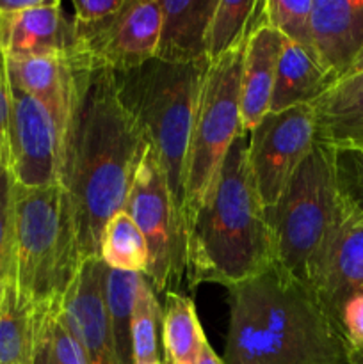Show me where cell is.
<instances>
[{
    "label": "cell",
    "mask_w": 363,
    "mask_h": 364,
    "mask_svg": "<svg viewBox=\"0 0 363 364\" xmlns=\"http://www.w3.org/2000/svg\"><path fill=\"white\" fill-rule=\"evenodd\" d=\"M256 4L255 0H217L206 28V59H217L248 38Z\"/></svg>",
    "instance_id": "26"
},
{
    "label": "cell",
    "mask_w": 363,
    "mask_h": 364,
    "mask_svg": "<svg viewBox=\"0 0 363 364\" xmlns=\"http://www.w3.org/2000/svg\"><path fill=\"white\" fill-rule=\"evenodd\" d=\"M125 212L141 230L148 245L146 281L162 294L182 291L180 283L187 274L185 220L149 144L135 171Z\"/></svg>",
    "instance_id": "8"
},
{
    "label": "cell",
    "mask_w": 363,
    "mask_h": 364,
    "mask_svg": "<svg viewBox=\"0 0 363 364\" xmlns=\"http://www.w3.org/2000/svg\"><path fill=\"white\" fill-rule=\"evenodd\" d=\"M153 364H167L166 361H159V363H153Z\"/></svg>",
    "instance_id": "36"
},
{
    "label": "cell",
    "mask_w": 363,
    "mask_h": 364,
    "mask_svg": "<svg viewBox=\"0 0 363 364\" xmlns=\"http://www.w3.org/2000/svg\"><path fill=\"white\" fill-rule=\"evenodd\" d=\"M246 39L209 60L203 73L184 174L185 226L212 194L228 149L242 134L241 82Z\"/></svg>",
    "instance_id": "7"
},
{
    "label": "cell",
    "mask_w": 363,
    "mask_h": 364,
    "mask_svg": "<svg viewBox=\"0 0 363 364\" xmlns=\"http://www.w3.org/2000/svg\"><path fill=\"white\" fill-rule=\"evenodd\" d=\"M100 258L112 270L144 276L148 267V245L141 230L125 210L110 217L103 228Z\"/></svg>",
    "instance_id": "24"
},
{
    "label": "cell",
    "mask_w": 363,
    "mask_h": 364,
    "mask_svg": "<svg viewBox=\"0 0 363 364\" xmlns=\"http://www.w3.org/2000/svg\"><path fill=\"white\" fill-rule=\"evenodd\" d=\"M359 71H363V48H362V52L358 53V57H356V59H354V63L351 64V68H349L347 75L359 73ZM347 75H345V77H347Z\"/></svg>",
    "instance_id": "34"
},
{
    "label": "cell",
    "mask_w": 363,
    "mask_h": 364,
    "mask_svg": "<svg viewBox=\"0 0 363 364\" xmlns=\"http://www.w3.org/2000/svg\"><path fill=\"white\" fill-rule=\"evenodd\" d=\"M162 31L160 0H127L93 53V70H135L157 57Z\"/></svg>",
    "instance_id": "12"
},
{
    "label": "cell",
    "mask_w": 363,
    "mask_h": 364,
    "mask_svg": "<svg viewBox=\"0 0 363 364\" xmlns=\"http://www.w3.org/2000/svg\"><path fill=\"white\" fill-rule=\"evenodd\" d=\"M333 171L342 203L363 219V148L333 149Z\"/></svg>",
    "instance_id": "29"
},
{
    "label": "cell",
    "mask_w": 363,
    "mask_h": 364,
    "mask_svg": "<svg viewBox=\"0 0 363 364\" xmlns=\"http://www.w3.org/2000/svg\"><path fill=\"white\" fill-rule=\"evenodd\" d=\"M4 281H6V279H4ZM4 281H2V283H0V295H2V288H4Z\"/></svg>",
    "instance_id": "35"
},
{
    "label": "cell",
    "mask_w": 363,
    "mask_h": 364,
    "mask_svg": "<svg viewBox=\"0 0 363 364\" xmlns=\"http://www.w3.org/2000/svg\"><path fill=\"white\" fill-rule=\"evenodd\" d=\"M209 63L173 64L153 59L116 73L121 103L155 151L174 203L184 215V174L199 85Z\"/></svg>",
    "instance_id": "4"
},
{
    "label": "cell",
    "mask_w": 363,
    "mask_h": 364,
    "mask_svg": "<svg viewBox=\"0 0 363 364\" xmlns=\"http://www.w3.org/2000/svg\"><path fill=\"white\" fill-rule=\"evenodd\" d=\"M159 327L162 329V309L152 284L142 276L132 311V359L134 364L162 361L159 352Z\"/></svg>",
    "instance_id": "27"
},
{
    "label": "cell",
    "mask_w": 363,
    "mask_h": 364,
    "mask_svg": "<svg viewBox=\"0 0 363 364\" xmlns=\"http://www.w3.org/2000/svg\"><path fill=\"white\" fill-rule=\"evenodd\" d=\"M205 333L192 299L184 291H167L162 309V345L167 364H198Z\"/></svg>",
    "instance_id": "22"
},
{
    "label": "cell",
    "mask_w": 363,
    "mask_h": 364,
    "mask_svg": "<svg viewBox=\"0 0 363 364\" xmlns=\"http://www.w3.org/2000/svg\"><path fill=\"white\" fill-rule=\"evenodd\" d=\"M313 144L315 117L312 103L267 112L249 134V166L267 217L274 212L288 181Z\"/></svg>",
    "instance_id": "9"
},
{
    "label": "cell",
    "mask_w": 363,
    "mask_h": 364,
    "mask_svg": "<svg viewBox=\"0 0 363 364\" xmlns=\"http://www.w3.org/2000/svg\"><path fill=\"white\" fill-rule=\"evenodd\" d=\"M142 274L121 272L107 267L103 277L107 315L114 347L121 364H134L132 359V311L134 301L141 284Z\"/></svg>",
    "instance_id": "23"
},
{
    "label": "cell",
    "mask_w": 363,
    "mask_h": 364,
    "mask_svg": "<svg viewBox=\"0 0 363 364\" xmlns=\"http://www.w3.org/2000/svg\"><path fill=\"white\" fill-rule=\"evenodd\" d=\"M13 252V178L0 167V283L11 272Z\"/></svg>",
    "instance_id": "31"
},
{
    "label": "cell",
    "mask_w": 363,
    "mask_h": 364,
    "mask_svg": "<svg viewBox=\"0 0 363 364\" xmlns=\"http://www.w3.org/2000/svg\"><path fill=\"white\" fill-rule=\"evenodd\" d=\"M283 36L267 23L265 2L256 4L246 39L241 82L242 132L251 134L270 107Z\"/></svg>",
    "instance_id": "13"
},
{
    "label": "cell",
    "mask_w": 363,
    "mask_h": 364,
    "mask_svg": "<svg viewBox=\"0 0 363 364\" xmlns=\"http://www.w3.org/2000/svg\"><path fill=\"white\" fill-rule=\"evenodd\" d=\"M342 210L333 149L315 142L269 215L276 265L310 287Z\"/></svg>",
    "instance_id": "6"
},
{
    "label": "cell",
    "mask_w": 363,
    "mask_h": 364,
    "mask_svg": "<svg viewBox=\"0 0 363 364\" xmlns=\"http://www.w3.org/2000/svg\"><path fill=\"white\" fill-rule=\"evenodd\" d=\"M63 135L48 110L11 84L7 162L13 183L25 188L60 185Z\"/></svg>",
    "instance_id": "10"
},
{
    "label": "cell",
    "mask_w": 363,
    "mask_h": 364,
    "mask_svg": "<svg viewBox=\"0 0 363 364\" xmlns=\"http://www.w3.org/2000/svg\"><path fill=\"white\" fill-rule=\"evenodd\" d=\"M7 71L11 84L48 110L63 135L64 146L78 84V71L70 57L59 53L7 57Z\"/></svg>",
    "instance_id": "16"
},
{
    "label": "cell",
    "mask_w": 363,
    "mask_h": 364,
    "mask_svg": "<svg viewBox=\"0 0 363 364\" xmlns=\"http://www.w3.org/2000/svg\"><path fill=\"white\" fill-rule=\"evenodd\" d=\"M0 43L7 57L75 55L73 25L59 0H43L11 18L0 16Z\"/></svg>",
    "instance_id": "17"
},
{
    "label": "cell",
    "mask_w": 363,
    "mask_h": 364,
    "mask_svg": "<svg viewBox=\"0 0 363 364\" xmlns=\"http://www.w3.org/2000/svg\"><path fill=\"white\" fill-rule=\"evenodd\" d=\"M217 0H160L162 31L155 59L201 64L206 59V28Z\"/></svg>",
    "instance_id": "18"
},
{
    "label": "cell",
    "mask_w": 363,
    "mask_h": 364,
    "mask_svg": "<svg viewBox=\"0 0 363 364\" xmlns=\"http://www.w3.org/2000/svg\"><path fill=\"white\" fill-rule=\"evenodd\" d=\"M330 313L347 343L349 352L352 354L363 350V291L340 299Z\"/></svg>",
    "instance_id": "30"
},
{
    "label": "cell",
    "mask_w": 363,
    "mask_h": 364,
    "mask_svg": "<svg viewBox=\"0 0 363 364\" xmlns=\"http://www.w3.org/2000/svg\"><path fill=\"white\" fill-rule=\"evenodd\" d=\"M45 304L21 294L6 277L0 295V364H32Z\"/></svg>",
    "instance_id": "21"
},
{
    "label": "cell",
    "mask_w": 363,
    "mask_h": 364,
    "mask_svg": "<svg viewBox=\"0 0 363 364\" xmlns=\"http://www.w3.org/2000/svg\"><path fill=\"white\" fill-rule=\"evenodd\" d=\"M77 100L64 139L60 185L70 198L82 258H100L105 224L125 210L148 148L117 92L116 73L77 70Z\"/></svg>",
    "instance_id": "1"
},
{
    "label": "cell",
    "mask_w": 363,
    "mask_h": 364,
    "mask_svg": "<svg viewBox=\"0 0 363 364\" xmlns=\"http://www.w3.org/2000/svg\"><path fill=\"white\" fill-rule=\"evenodd\" d=\"M185 235L191 290L201 283L235 287L276 265L273 228L256 191L244 132L228 149L216 187Z\"/></svg>",
    "instance_id": "3"
},
{
    "label": "cell",
    "mask_w": 363,
    "mask_h": 364,
    "mask_svg": "<svg viewBox=\"0 0 363 364\" xmlns=\"http://www.w3.org/2000/svg\"><path fill=\"white\" fill-rule=\"evenodd\" d=\"M198 364H224L223 359L214 352V348L210 347L209 341H203V347H201V354H199Z\"/></svg>",
    "instance_id": "33"
},
{
    "label": "cell",
    "mask_w": 363,
    "mask_h": 364,
    "mask_svg": "<svg viewBox=\"0 0 363 364\" xmlns=\"http://www.w3.org/2000/svg\"><path fill=\"white\" fill-rule=\"evenodd\" d=\"M349 364H352V363H351V361H349Z\"/></svg>",
    "instance_id": "37"
},
{
    "label": "cell",
    "mask_w": 363,
    "mask_h": 364,
    "mask_svg": "<svg viewBox=\"0 0 363 364\" xmlns=\"http://www.w3.org/2000/svg\"><path fill=\"white\" fill-rule=\"evenodd\" d=\"M0 167H2V166H0Z\"/></svg>",
    "instance_id": "38"
},
{
    "label": "cell",
    "mask_w": 363,
    "mask_h": 364,
    "mask_svg": "<svg viewBox=\"0 0 363 364\" xmlns=\"http://www.w3.org/2000/svg\"><path fill=\"white\" fill-rule=\"evenodd\" d=\"M310 39L331 82L344 78L363 48V0H313Z\"/></svg>",
    "instance_id": "14"
},
{
    "label": "cell",
    "mask_w": 363,
    "mask_h": 364,
    "mask_svg": "<svg viewBox=\"0 0 363 364\" xmlns=\"http://www.w3.org/2000/svg\"><path fill=\"white\" fill-rule=\"evenodd\" d=\"M312 107L315 142L331 149L363 148V71L335 82Z\"/></svg>",
    "instance_id": "19"
},
{
    "label": "cell",
    "mask_w": 363,
    "mask_h": 364,
    "mask_svg": "<svg viewBox=\"0 0 363 364\" xmlns=\"http://www.w3.org/2000/svg\"><path fill=\"white\" fill-rule=\"evenodd\" d=\"M313 0L290 2V0H267V23L276 28L285 39L312 50L310 39V16Z\"/></svg>",
    "instance_id": "28"
},
{
    "label": "cell",
    "mask_w": 363,
    "mask_h": 364,
    "mask_svg": "<svg viewBox=\"0 0 363 364\" xmlns=\"http://www.w3.org/2000/svg\"><path fill=\"white\" fill-rule=\"evenodd\" d=\"M32 364H88L77 338L60 313V297L46 301L36 336Z\"/></svg>",
    "instance_id": "25"
},
{
    "label": "cell",
    "mask_w": 363,
    "mask_h": 364,
    "mask_svg": "<svg viewBox=\"0 0 363 364\" xmlns=\"http://www.w3.org/2000/svg\"><path fill=\"white\" fill-rule=\"evenodd\" d=\"M333 85L315 53L283 38L274 78L269 112H281L298 105H310Z\"/></svg>",
    "instance_id": "20"
},
{
    "label": "cell",
    "mask_w": 363,
    "mask_h": 364,
    "mask_svg": "<svg viewBox=\"0 0 363 364\" xmlns=\"http://www.w3.org/2000/svg\"><path fill=\"white\" fill-rule=\"evenodd\" d=\"M105 269L102 258L84 259L77 276L60 297L64 322L80 343L88 364H121L114 347L103 295Z\"/></svg>",
    "instance_id": "11"
},
{
    "label": "cell",
    "mask_w": 363,
    "mask_h": 364,
    "mask_svg": "<svg viewBox=\"0 0 363 364\" xmlns=\"http://www.w3.org/2000/svg\"><path fill=\"white\" fill-rule=\"evenodd\" d=\"M228 294L224 364H349L347 343L319 295L281 267Z\"/></svg>",
    "instance_id": "2"
},
{
    "label": "cell",
    "mask_w": 363,
    "mask_h": 364,
    "mask_svg": "<svg viewBox=\"0 0 363 364\" xmlns=\"http://www.w3.org/2000/svg\"><path fill=\"white\" fill-rule=\"evenodd\" d=\"M82 258L70 198L63 185L13 183V252L9 276L34 301L63 297Z\"/></svg>",
    "instance_id": "5"
},
{
    "label": "cell",
    "mask_w": 363,
    "mask_h": 364,
    "mask_svg": "<svg viewBox=\"0 0 363 364\" xmlns=\"http://www.w3.org/2000/svg\"><path fill=\"white\" fill-rule=\"evenodd\" d=\"M11 114V80L7 71V55L0 43V166L7 162V128Z\"/></svg>",
    "instance_id": "32"
},
{
    "label": "cell",
    "mask_w": 363,
    "mask_h": 364,
    "mask_svg": "<svg viewBox=\"0 0 363 364\" xmlns=\"http://www.w3.org/2000/svg\"><path fill=\"white\" fill-rule=\"evenodd\" d=\"M310 287L315 290L327 311H331L340 299L363 291V219L344 203Z\"/></svg>",
    "instance_id": "15"
}]
</instances>
